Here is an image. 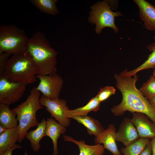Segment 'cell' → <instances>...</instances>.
<instances>
[{
	"mask_svg": "<svg viewBox=\"0 0 155 155\" xmlns=\"http://www.w3.org/2000/svg\"><path fill=\"white\" fill-rule=\"evenodd\" d=\"M132 76V77L115 74L116 87L121 92L123 97L119 104L111 108V112L117 116L123 115L126 111L141 113L155 123V108L137 88L135 84L138 80V75L135 74Z\"/></svg>",
	"mask_w": 155,
	"mask_h": 155,
	"instance_id": "cell-1",
	"label": "cell"
},
{
	"mask_svg": "<svg viewBox=\"0 0 155 155\" xmlns=\"http://www.w3.org/2000/svg\"><path fill=\"white\" fill-rule=\"evenodd\" d=\"M26 53L35 65L38 75H46L56 73L57 52L51 47L44 34L38 32L29 39Z\"/></svg>",
	"mask_w": 155,
	"mask_h": 155,
	"instance_id": "cell-2",
	"label": "cell"
},
{
	"mask_svg": "<svg viewBox=\"0 0 155 155\" xmlns=\"http://www.w3.org/2000/svg\"><path fill=\"white\" fill-rule=\"evenodd\" d=\"M40 92L34 87L26 99L12 109L16 114L19 122L18 142H21L28 131L31 127H37L39 124L36 118L37 111L43 108L40 102Z\"/></svg>",
	"mask_w": 155,
	"mask_h": 155,
	"instance_id": "cell-3",
	"label": "cell"
},
{
	"mask_svg": "<svg viewBox=\"0 0 155 155\" xmlns=\"http://www.w3.org/2000/svg\"><path fill=\"white\" fill-rule=\"evenodd\" d=\"M37 68L27 53L12 55L9 58L3 76L10 81L32 84L37 81Z\"/></svg>",
	"mask_w": 155,
	"mask_h": 155,
	"instance_id": "cell-4",
	"label": "cell"
},
{
	"mask_svg": "<svg viewBox=\"0 0 155 155\" xmlns=\"http://www.w3.org/2000/svg\"><path fill=\"white\" fill-rule=\"evenodd\" d=\"M29 39L25 31L12 24L0 26V54L13 55L26 53Z\"/></svg>",
	"mask_w": 155,
	"mask_h": 155,
	"instance_id": "cell-5",
	"label": "cell"
},
{
	"mask_svg": "<svg viewBox=\"0 0 155 155\" xmlns=\"http://www.w3.org/2000/svg\"><path fill=\"white\" fill-rule=\"evenodd\" d=\"M90 17L88 22L92 24H95L96 33H101L103 29L108 27L113 28L115 33H117L119 29L115 23L116 17L122 16L119 11L114 12L111 0L99 1L90 7Z\"/></svg>",
	"mask_w": 155,
	"mask_h": 155,
	"instance_id": "cell-6",
	"label": "cell"
},
{
	"mask_svg": "<svg viewBox=\"0 0 155 155\" xmlns=\"http://www.w3.org/2000/svg\"><path fill=\"white\" fill-rule=\"evenodd\" d=\"M24 84L12 82L0 75V104L8 105L21 99L26 89Z\"/></svg>",
	"mask_w": 155,
	"mask_h": 155,
	"instance_id": "cell-7",
	"label": "cell"
},
{
	"mask_svg": "<svg viewBox=\"0 0 155 155\" xmlns=\"http://www.w3.org/2000/svg\"><path fill=\"white\" fill-rule=\"evenodd\" d=\"M40 102L42 106L46 107V110L50 113L51 117L66 127L69 125L71 119L66 115V111L69 108L65 100L59 98L51 99L42 95Z\"/></svg>",
	"mask_w": 155,
	"mask_h": 155,
	"instance_id": "cell-8",
	"label": "cell"
},
{
	"mask_svg": "<svg viewBox=\"0 0 155 155\" xmlns=\"http://www.w3.org/2000/svg\"><path fill=\"white\" fill-rule=\"evenodd\" d=\"M40 82L36 88L43 95L51 99L59 98L63 84L62 77L57 73L46 75H37Z\"/></svg>",
	"mask_w": 155,
	"mask_h": 155,
	"instance_id": "cell-9",
	"label": "cell"
},
{
	"mask_svg": "<svg viewBox=\"0 0 155 155\" xmlns=\"http://www.w3.org/2000/svg\"><path fill=\"white\" fill-rule=\"evenodd\" d=\"M131 121L135 127L140 138L152 139L155 136V123L145 114L133 113Z\"/></svg>",
	"mask_w": 155,
	"mask_h": 155,
	"instance_id": "cell-10",
	"label": "cell"
},
{
	"mask_svg": "<svg viewBox=\"0 0 155 155\" xmlns=\"http://www.w3.org/2000/svg\"><path fill=\"white\" fill-rule=\"evenodd\" d=\"M140 138L131 119L128 118H124L116 133V141L121 142L126 147Z\"/></svg>",
	"mask_w": 155,
	"mask_h": 155,
	"instance_id": "cell-11",
	"label": "cell"
},
{
	"mask_svg": "<svg viewBox=\"0 0 155 155\" xmlns=\"http://www.w3.org/2000/svg\"><path fill=\"white\" fill-rule=\"evenodd\" d=\"M116 128L113 124H110L107 128L98 136L95 137L96 144H102L105 149L110 152L113 155H121L116 143Z\"/></svg>",
	"mask_w": 155,
	"mask_h": 155,
	"instance_id": "cell-12",
	"label": "cell"
},
{
	"mask_svg": "<svg viewBox=\"0 0 155 155\" xmlns=\"http://www.w3.org/2000/svg\"><path fill=\"white\" fill-rule=\"evenodd\" d=\"M138 8L141 20L148 30L155 31V7L145 0H134Z\"/></svg>",
	"mask_w": 155,
	"mask_h": 155,
	"instance_id": "cell-13",
	"label": "cell"
},
{
	"mask_svg": "<svg viewBox=\"0 0 155 155\" xmlns=\"http://www.w3.org/2000/svg\"><path fill=\"white\" fill-rule=\"evenodd\" d=\"M45 136L50 137L51 139L53 146V155H58L57 140L61 135L66 131V127L57 122L52 117L47 119Z\"/></svg>",
	"mask_w": 155,
	"mask_h": 155,
	"instance_id": "cell-14",
	"label": "cell"
},
{
	"mask_svg": "<svg viewBox=\"0 0 155 155\" xmlns=\"http://www.w3.org/2000/svg\"><path fill=\"white\" fill-rule=\"evenodd\" d=\"M63 138L64 141L74 143L78 146L79 155H103L104 153L105 148L102 145H88L85 144L84 140H76L72 137L66 135H63Z\"/></svg>",
	"mask_w": 155,
	"mask_h": 155,
	"instance_id": "cell-15",
	"label": "cell"
},
{
	"mask_svg": "<svg viewBox=\"0 0 155 155\" xmlns=\"http://www.w3.org/2000/svg\"><path fill=\"white\" fill-rule=\"evenodd\" d=\"M69 118L73 119L79 123L83 125L87 128L88 134L93 135L95 137L99 135L104 130L97 120L88 115L73 116Z\"/></svg>",
	"mask_w": 155,
	"mask_h": 155,
	"instance_id": "cell-16",
	"label": "cell"
},
{
	"mask_svg": "<svg viewBox=\"0 0 155 155\" xmlns=\"http://www.w3.org/2000/svg\"><path fill=\"white\" fill-rule=\"evenodd\" d=\"M46 122V120L43 118L36 129L27 132L25 135V137L30 141L31 148L34 152H38L41 147L40 142L45 136Z\"/></svg>",
	"mask_w": 155,
	"mask_h": 155,
	"instance_id": "cell-17",
	"label": "cell"
},
{
	"mask_svg": "<svg viewBox=\"0 0 155 155\" xmlns=\"http://www.w3.org/2000/svg\"><path fill=\"white\" fill-rule=\"evenodd\" d=\"M18 126L16 127L7 129L0 135V155H2L11 148L15 146L18 141Z\"/></svg>",
	"mask_w": 155,
	"mask_h": 155,
	"instance_id": "cell-18",
	"label": "cell"
},
{
	"mask_svg": "<svg viewBox=\"0 0 155 155\" xmlns=\"http://www.w3.org/2000/svg\"><path fill=\"white\" fill-rule=\"evenodd\" d=\"M16 114L9 108V106L0 104V125L7 129L17 127L18 125Z\"/></svg>",
	"mask_w": 155,
	"mask_h": 155,
	"instance_id": "cell-19",
	"label": "cell"
},
{
	"mask_svg": "<svg viewBox=\"0 0 155 155\" xmlns=\"http://www.w3.org/2000/svg\"><path fill=\"white\" fill-rule=\"evenodd\" d=\"M147 48L152 53L149 55L147 59L144 62L138 67L130 71H128L127 69H126L119 75L121 76H132L141 70L150 68H155V42L148 45Z\"/></svg>",
	"mask_w": 155,
	"mask_h": 155,
	"instance_id": "cell-20",
	"label": "cell"
},
{
	"mask_svg": "<svg viewBox=\"0 0 155 155\" xmlns=\"http://www.w3.org/2000/svg\"><path fill=\"white\" fill-rule=\"evenodd\" d=\"M100 103L96 96L91 98L87 103L83 106L73 110H67L66 112V116L69 118L73 116L87 115L88 113L91 111H98L99 109Z\"/></svg>",
	"mask_w": 155,
	"mask_h": 155,
	"instance_id": "cell-21",
	"label": "cell"
},
{
	"mask_svg": "<svg viewBox=\"0 0 155 155\" xmlns=\"http://www.w3.org/2000/svg\"><path fill=\"white\" fill-rule=\"evenodd\" d=\"M57 0H30V2L41 12L55 16L59 11L56 3Z\"/></svg>",
	"mask_w": 155,
	"mask_h": 155,
	"instance_id": "cell-22",
	"label": "cell"
},
{
	"mask_svg": "<svg viewBox=\"0 0 155 155\" xmlns=\"http://www.w3.org/2000/svg\"><path fill=\"white\" fill-rule=\"evenodd\" d=\"M149 139L140 138L121 149L123 155H139L150 143Z\"/></svg>",
	"mask_w": 155,
	"mask_h": 155,
	"instance_id": "cell-23",
	"label": "cell"
},
{
	"mask_svg": "<svg viewBox=\"0 0 155 155\" xmlns=\"http://www.w3.org/2000/svg\"><path fill=\"white\" fill-rule=\"evenodd\" d=\"M142 94L148 100L155 96V77L152 75L139 90Z\"/></svg>",
	"mask_w": 155,
	"mask_h": 155,
	"instance_id": "cell-24",
	"label": "cell"
},
{
	"mask_svg": "<svg viewBox=\"0 0 155 155\" xmlns=\"http://www.w3.org/2000/svg\"><path fill=\"white\" fill-rule=\"evenodd\" d=\"M116 90L113 86H107L100 88V90L96 96L98 100L101 102L115 94Z\"/></svg>",
	"mask_w": 155,
	"mask_h": 155,
	"instance_id": "cell-25",
	"label": "cell"
},
{
	"mask_svg": "<svg viewBox=\"0 0 155 155\" xmlns=\"http://www.w3.org/2000/svg\"><path fill=\"white\" fill-rule=\"evenodd\" d=\"M10 55L6 52L0 54V75H3Z\"/></svg>",
	"mask_w": 155,
	"mask_h": 155,
	"instance_id": "cell-26",
	"label": "cell"
},
{
	"mask_svg": "<svg viewBox=\"0 0 155 155\" xmlns=\"http://www.w3.org/2000/svg\"><path fill=\"white\" fill-rule=\"evenodd\" d=\"M139 155H152L151 146L150 142Z\"/></svg>",
	"mask_w": 155,
	"mask_h": 155,
	"instance_id": "cell-27",
	"label": "cell"
},
{
	"mask_svg": "<svg viewBox=\"0 0 155 155\" xmlns=\"http://www.w3.org/2000/svg\"><path fill=\"white\" fill-rule=\"evenodd\" d=\"M22 147L21 146L18 144H16L15 146L9 149L5 153L1 155H11L12 152L14 150L17 148H20Z\"/></svg>",
	"mask_w": 155,
	"mask_h": 155,
	"instance_id": "cell-28",
	"label": "cell"
},
{
	"mask_svg": "<svg viewBox=\"0 0 155 155\" xmlns=\"http://www.w3.org/2000/svg\"><path fill=\"white\" fill-rule=\"evenodd\" d=\"M150 141L151 146L152 155H155V136Z\"/></svg>",
	"mask_w": 155,
	"mask_h": 155,
	"instance_id": "cell-29",
	"label": "cell"
},
{
	"mask_svg": "<svg viewBox=\"0 0 155 155\" xmlns=\"http://www.w3.org/2000/svg\"><path fill=\"white\" fill-rule=\"evenodd\" d=\"M148 101L151 105L155 108V96L148 99Z\"/></svg>",
	"mask_w": 155,
	"mask_h": 155,
	"instance_id": "cell-30",
	"label": "cell"
},
{
	"mask_svg": "<svg viewBox=\"0 0 155 155\" xmlns=\"http://www.w3.org/2000/svg\"><path fill=\"white\" fill-rule=\"evenodd\" d=\"M7 129L3 125H0V134L5 132Z\"/></svg>",
	"mask_w": 155,
	"mask_h": 155,
	"instance_id": "cell-31",
	"label": "cell"
},
{
	"mask_svg": "<svg viewBox=\"0 0 155 155\" xmlns=\"http://www.w3.org/2000/svg\"><path fill=\"white\" fill-rule=\"evenodd\" d=\"M153 75L155 77V69L153 71Z\"/></svg>",
	"mask_w": 155,
	"mask_h": 155,
	"instance_id": "cell-32",
	"label": "cell"
},
{
	"mask_svg": "<svg viewBox=\"0 0 155 155\" xmlns=\"http://www.w3.org/2000/svg\"><path fill=\"white\" fill-rule=\"evenodd\" d=\"M154 40H155V34L154 35Z\"/></svg>",
	"mask_w": 155,
	"mask_h": 155,
	"instance_id": "cell-33",
	"label": "cell"
},
{
	"mask_svg": "<svg viewBox=\"0 0 155 155\" xmlns=\"http://www.w3.org/2000/svg\"><path fill=\"white\" fill-rule=\"evenodd\" d=\"M154 7H155V5H154Z\"/></svg>",
	"mask_w": 155,
	"mask_h": 155,
	"instance_id": "cell-34",
	"label": "cell"
}]
</instances>
